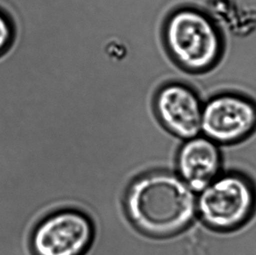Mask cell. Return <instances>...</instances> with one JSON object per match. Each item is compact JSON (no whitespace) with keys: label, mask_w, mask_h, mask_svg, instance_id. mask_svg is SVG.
Segmentation results:
<instances>
[{"label":"cell","mask_w":256,"mask_h":255,"mask_svg":"<svg viewBox=\"0 0 256 255\" xmlns=\"http://www.w3.org/2000/svg\"><path fill=\"white\" fill-rule=\"evenodd\" d=\"M12 31L6 18L0 14V52L3 50L10 42Z\"/></svg>","instance_id":"obj_8"},{"label":"cell","mask_w":256,"mask_h":255,"mask_svg":"<svg viewBox=\"0 0 256 255\" xmlns=\"http://www.w3.org/2000/svg\"><path fill=\"white\" fill-rule=\"evenodd\" d=\"M256 131V102L240 94L214 96L203 104L201 132L220 145L245 141Z\"/></svg>","instance_id":"obj_5"},{"label":"cell","mask_w":256,"mask_h":255,"mask_svg":"<svg viewBox=\"0 0 256 255\" xmlns=\"http://www.w3.org/2000/svg\"><path fill=\"white\" fill-rule=\"evenodd\" d=\"M175 164L176 174L198 193L222 173L220 146L204 136L190 138L180 145Z\"/></svg>","instance_id":"obj_7"},{"label":"cell","mask_w":256,"mask_h":255,"mask_svg":"<svg viewBox=\"0 0 256 255\" xmlns=\"http://www.w3.org/2000/svg\"><path fill=\"white\" fill-rule=\"evenodd\" d=\"M94 238L92 218L79 209L66 208L38 221L29 245L32 255H84Z\"/></svg>","instance_id":"obj_4"},{"label":"cell","mask_w":256,"mask_h":255,"mask_svg":"<svg viewBox=\"0 0 256 255\" xmlns=\"http://www.w3.org/2000/svg\"><path fill=\"white\" fill-rule=\"evenodd\" d=\"M164 44L170 58L188 72L210 71L223 54V38L208 14L192 7L173 12L164 26Z\"/></svg>","instance_id":"obj_2"},{"label":"cell","mask_w":256,"mask_h":255,"mask_svg":"<svg viewBox=\"0 0 256 255\" xmlns=\"http://www.w3.org/2000/svg\"><path fill=\"white\" fill-rule=\"evenodd\" d=\"M124 207L138 231L152 238H169L194 223L197 195L176 173L158 170L142 174L130 184Z\"/></svg>","instance_id":"obj_1"},{"label":"cell","mask_w":256,"mask_h":255,"mask_svg":"<svg viewBox=\"0 0 256 255\" xmlns=\"http://www.w3.org/2000/svg\"><path fill=\"white\" fill-rule=\"evenodd\" d=\"M256 212V186L240 172H222L197 196V216L211 231L228 234L243 228Z\"/></svg>","instance_id":"obj_3"},{"label":"cell","mask_w":256,"mask_h":255,"mask_svg":"<svg viewBox=\"0 0 256 255\" xmlns=\"http://www.w3.org/2000/svg\"><path fill=\"white\" fill-rule=\"evenodd\" d=\"M153 108L160 124L180 140L200 133L203 104L197 92L187 84H166L154 96Z\"/></svg>","instance_id":"obj_6"}]
</instances>
